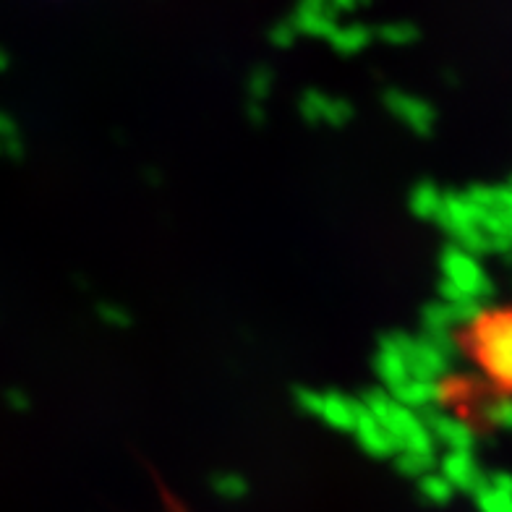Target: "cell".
<instances>
[{
    "label": "cell",
    "mask_w": 512,
    "mask_h": 512,
    "mask_svg": "<svg viewBox=\"0 0 512 512\" xmlns=\"http://www.w3.org/2000/svg\"><path fill=\"white\" fill-rule=\"evenodd\" d=\"M460 351L486 384L512 398V306L479 311L460 330Z\"/></svg>",
    "instance_id": "6da1fadb"
}]
</instances>
